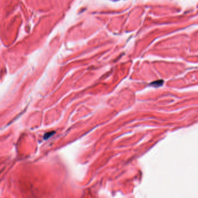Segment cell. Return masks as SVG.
Returning <instances> with one entry per match:
<instances>
[{
    "instance_id": "cell-1",
    "label": "cell",
    "mask_w": 198,
    "mask_h": 198,
    "mask_svg": "<svg viewBox=\"0 0 198 198\" xmlns=\"http://www.w3.org/2000/svg\"><path fill=\"white\" fill-rule=\"evenodd\" d=\"M54 134H55V131H51V132H48V133H47L44 135V139H48L50 136H52Z\"/></svg>"
}]
</instances>
